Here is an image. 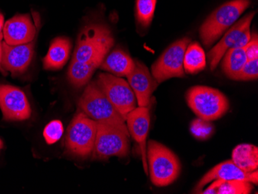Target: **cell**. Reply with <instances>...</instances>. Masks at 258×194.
<instances>
[{
  "mask_svg": "<svg viewBox=\"0 0 258 194\" xmlns=\"http://www.w3.org/2000/svg\"><path fill=\"white\" fill-rule=\"evenodd\" d=\"M78 106L91 119L112 125L130 136L125 120L103 93L96 82H91L85 88Z\"/></svg>",
  "mask_w": 258,
  "mask_h": 194,
  "instance_id": "obj_1",
  "label": "cell"
},
{
  "mask_svg": "<svg viewBox=\"0 0 258 194\" xmlns=\"http://www.w3.org/2000/svg\"><path fill=\"white\" fill-rule=\"evenodd\" d=\"M146 155L151 180L155 186H167L178 179L182 168L180 160L169 148L149 140Z\"/></svg>",
  "mask_w": 258,
  "mask_h": 194,
  "instance_id": "obj_2",
  "label": "cell"
},
{
  "mask_svg": "<svg viewBox=\"0 0 258 194\" xmlns=\"http://www.w3.org/2000/svg\"><path fill=\"white\" fill-rule=\"evenodd\" d=\"M114 42L112 33L106 26H87L78 36L73 59L81 62L104 60Z\"/></svg>",
  "mask_w": 258,
  "mask_h": 194,
  "instance_id": "obj_3",
  "label": "cell"
},
{
  "mask_svg": "<svg viewBox=\"0 0 258 194\" xmlns=\"http://www.w3.org/2000/svg\"><path fill=\"white\" fill-rule=\"evenodd\" d=\"M250 5V0H232L220 6L210 14L200 28L204 46L210 47L238 20Z\"/></svg>",
  "mask_w": 258,
  "mask_h": 194,
  "instance_id": "obj_4",
  "label": "cell"
},
{
  "mask_svg": "<svg viewBox=\"0 0 258 194\" xmlns=\"http://www.w3.org/2000/svg\"><path fill=\"white\" fill-rule=\"evenodd\" d=\"M186 101L199 118L211 121L224 116L230 108L228 99L215 88L194 86L186 92Z\"/></svg>",
  "mask_w": 258,
  "mask_h": 194,
  "instance_id": "obj_5",
  "label": "cell"
},
{
  "mask_svg": "<svg viewBox=\"0 0 258 194\" xmlns=\"http://www.w3.org/2000/svg\"><path fill=\"white\" fill-rule=\"evenodd\" d=\"M97 133V121L83 111H80L70 124L65 146L70 154L77 157H88L92 154Z\"/></svg>",
  "mask_w": 258,
  "mask_h": 194,
  "instance_id": "obj_6",
  "label": "cell"
},
{
  "mask_svg": "<svg viewBox=\"0 0 258 194\" xmlns=\"http://www.w3.org/2000/svg\"><path fill=\"white\" fill-rule=\"evenodd\" d=\"M130 136L119 128L97 122V133L92 157L95 159H105L112 156L125 157L130 150Z\"/></svg>",
  "mask_w": 258,
  "mask_h": 194,
  "instance_id": "obj_7",
  "label": "cell"
},
{
  "mask_svg": "<svg viewBox=\"0 0 258 194\" xmlns=\"http://www.w3.org/2000/svg\"><path fill=\"white\" fill-rule=\"evenodd\" d=\"M98 87L113 106L125 120L127 114L136 108V97L125 80L111 74L101 73L97 81Z\"/></svg>",
  "mask_w": 258,
  "mask_h": 194,
  "instance_id": "obj_8",
  "label": "cell"
},
{
  "mask_svg": "<svg viewBox=\"0 0 258 194\" xmlns=\"http://www.w3.org/2000/svg\"><path fill=\"white\" fill-rule=\"evenodd\" d=\"M190 39L184 37L169 46L152 66V75L158 83L172 78H184V55Z\"/></svg>",
  "mask_w": 258,
  "mask_h": 194,
  "instance_id": "obj_9",
  "label": "cell"
},
{
  "mask_svg": "<svg viewBox=\"0 0 258 194\" xmlns=\"http://www.w3.org/2000/svg\"><path fill=\"white\" fill-rule=\"evenodd\" d=\"M254 15V12L250 13L233 24L223 38L208 52L207 59L211 70L217 68L227 50L243 47L247 44L251 37L250 24Z\"/></svg>",
  "mask_w": 258,
  "mask_h": 194,
  "instance_id": "obj_10",
  "label": "cell"
},
{
  "mask_svg": "<svg viewBox=\"0 0 258 194\" xmlns=\"http://www.w3.org/2000/svg\"><path fill=\"white\" fill-rule=\"evenodd\" d=\"M0 108L4 119L7 121H23L31 115V108L25 93L11 85L0 84Z\"/></svg>",
  "mask_w": 258,
  "mask_h": 194,
  "instance_id": "obj_11",
  "label": "cell"
},
{
  "mask_svg": "<svg viewBox=\"0 0 258 194\" xmlns=\"http://www.w3.org/2000/svg\"><path fill=\"white\" fill-rule=\"evenodd\" d=\"M34 44L33 41L17 45L3 43L2 67L4 70L14 75L25 72L33 59Z\"/></svg>",
  "mask_w": 258,
  "mask_h": 194,
  "instance_id": "obj_12",
  "label": "cell"
},
{
  "mask_svg": "<svg viewBox=\"0 0 258 194\" xmlns=\"http://www.w3.org/2000/svg\"><path fill=\"white\" fill-rule=\"evenodd\" d=\"M129 135L132 136L135 141L139 143L140 146L141 153L143 158V168L146 174L149 173L148 168L147 155V136L150 126V115L148 107H136L134 110L127 114L125 118Z\"/></svg>",
  "mask_w": 258,
  "mask_h": 194,
  "instance_id": "obj_13",
  "label": "cell"
},
{
  "mask_svg": "<svg viewBox=\"0 0 258 194\" xmlns=\"http://www.w3.org/2000/svg\"><path fill=\"white\" fill-rule=\"evenodd\" d=\"M127 78L136 95L139 106H149L151 96L159 83L151 75L147 67L139 60H135L134 69L127 75Z\"/></svg>",
  "mask_w": 258,
  "mask_h": 194,
  "instance_id": "obj_14",
  "label": "cell"
},
{
  "mask_svg": "<svg viewBox=\"0 0 258 194\" xmlns=\"http://www.w3.org/2000/svg\"><path fill=\"white\" fill-rule=\"evenodd\" d=\"M243 180L251 182L253 184L257 185V170L252 173H246L244 171L237 167L232 160L224 162L214 166L211 170L201 179L196 186L194 192L198 193L202 192V189L209 182L214 180Z\"/></svg>",
  "mask_w": 258,
  "mask_h": 194,
  "instance_id": "obj_15",
  "label": "cell"
},
{
  "mask_svg": "<svg viewBox=\"0 0 258 194\" xmlns=\"http://www.w3.org/2000/svg\"><path fill=\"white\" fill-rule=\"evenodd\" d=\"M36 33V27L28 15H17L10 19L3 30L4 40L10 45L30 43L34 40Z\"/></svg>",
  "mask_w": 258,
  "mask_h": 194,
  "instance_id": "obj_16",
  "label": "cell"
},
{
  "mask_svg": "<svg viewBox=\"0 0 258 194\" xmlns=\"http://www.w3.org/2000/svg\"><path fill=\"white\" fill-rule=\"evenodd\" d=\"M72 43L66 37L54 39L49 48L48 53L43 60L46 70H59L64 66L69 58Z\"/></svg>",
  "mask_w": 258,
  "mask_h": 194,
  "instance_id": "obj_17",
  "label": "cell"
},
{
  "mask_svg": "<svg viewBox=\"0 0 258 194\" xmlns=\"http://www.w3.org/2000/svg\"><path fill=\"white\" fill-rule=\"evenodd\" d=\"M100 68L115 76L127 77L134 69L135 60L124 50L115 49L105 56Z\"/></svg>",
  "mask_w": 258,
  "mask_h": 194,
  "instance_id": "obj_18",
  "label": "cell"
},
{
  "mask_svg": "<svg viewBox=\"0 0 258 194\" xmlns=\"http://www.w3.org/2000/svg\"><path fill=\"white\" fill-rule=\"evenodd\" d=\"M102 61L101 59L89 62L78 61L73 59L68 69L69 82L76 88L85 86L88 84L93 74L97 68H99Z\"/></svg>",
  "mask_w": 258,
  "mask_h": 194,
  "instance_id": "obj_19",
  "label": "cell"
},
{
  "mask_svg": "<svg viewBox=\"0 0 258 194\" xmlns=\"http://www.w3.org/2000/svg\"><path fill=\"white\" fill-rule=\"evenodd\" d=\"M232 161L246 173L257 170V147L252 144L238 145L233 150Z\"/></svg>",
  "mask_w": 258,
  "mask_h": 194,
  "instance_id": "obj_20",
  "label": "cell"
},
{
  "mask_svg": "<svg viewBox=\"0 0 258 194\" xmlns=\"http://www.w3.org/2000/svg\"><path fill=\"white\" fill-rule=\"evenodd\" d=\"M222 59V70L232 80L243 69L248 60L245 47L227 50Z\"/></svg>",
  "mask_w": 258,
  "mask_h": 194,
  "instance_id": "obj_21",
  "label": "cell"
},
{
  "mask_svg": "<svg viewBox=\"0 0 258 194\" xmlns=\"http://www.w3.org/2000/svg\"><path fill=\"white\" fill-rule=\"evenodd\" d=\"M206 65L207 56L204 49L197 42L189 43L184 55V71L194 75L204 70Z\"/></svg>",
  "mask_w": 258,
  "mask_h": 194,
  "instance_id": "obj_22",
  "label": "cell"
},
{
  "mask_svg": "<svg viewBox=\"0 0 258 194\" xmlns=\"http://www.w3.org/2000/svg\"><path fill=\"white\" fill-rule=\"evenodd\" d=\"M157 0H136V17L137 23L147 28L150 26L156 10Z\"/></svg>",
  "mask_w": 258,
  "mask_h": 194,
  "instance_id": "obj_23",
  "label": "cell"
},
{
  "mask_svg": "<svg viewBox=\"0 0 258 194\" xmlns=\"http://www.w3.org/2000/svg\"><path fill=\"white\" fill-rule=\"evenodd\" d=\"M253 189V183L247 181H223L217 194H250Z\"/></svg>",
  "mask_w": 258,
  "mask_h": 194,
  "instance_id": "obj_24",
  "label": "cell"
},
{
  "mask_svg": "<svg viewBox=\"0 0 258 194\" xmlns=\"http://www.w3.org/2000/svg\"><path fill=\"white\" fill-rule=\"evenodd\" d=\"M63 133V124L59 120H53L46 124L43 130V137L49 145L56 143L61 138Z\"/></svg>",
  "mask_w": 258,
  "mask_h": 194,
  "instance_id": "obj_25",
  "label": "cell"
},
{
  "mask_svg": "<svg viewBox=\"0 0 258 194\" xmlns=\"http://www.w3.org/2000/svg\"><path fill=\"white\" fill-rule=\"evenodd\" d=\"M190 130L192 134L197 138L206 140L212 134L214 127L210 121L198 118L191 123Z\"/></svg>",
  "mask_w": 258,
  "mask_h": 194,
  "instance_id": "obj_26",
  "label": "cell"
},
{
  "mask_svg": "<svg viewBox=\"0 0 258 194\" xmlns=\"http://www.w3.org/2000/svg\"><path fill=\"white\" fill-rule=\"evenodd\" d=\"M258 78L257 59L247 60L243 69L236 75L233 80L235 81H250L256 80Z\"/></svg>",
  "mask_w": 258,
  "mask_h": 194,
  "instance_id": "obj_27",
  "label": "cell"
},
{
  "mask_svg": "<svg viewBox=\"0 0 258 194\" xmlns=\"http://www.w3.org/2000/svg\"><path fill=\"white\" fill-rule=\"evenodd\" d=\"M245 50H246L247 60L258 59V38L256 33L251 35L250 40L245 46Z\"/></svg>",
  "mask_w": 258,
  "mask_h": 194,
  "instance_id": "obj_28",
  "label": "cell"
},
{
  "mask_svg": "<svg viewBox=\"0 0 258 194\" xmlns=\"http://www.w3.org/2000/svg\"><path fill=\"white\" fill-rule=\"evenodd\" d=\"M224 180H220V179H217V180H214V182H213L212 185L210 186V187L207 188V189H204V190H202V192L201 193H217V189H218L220 185L221 184L222 182Z\"/></svg>",
  "mask_w": 258,
  "mask_h": 194,
  "instance_id": "obj_29",
  "label": "cell"
},
{
  "mask_svg": "<svg viewBox=\"0 0 258 194\" xmlns=\"http://www.w3.org/2000/svg\"><path fill=\"white\" fill-rule=\"evenodd\" d=\"M3 37H4V34L3 35H0V72L4 75H7V72L4 70V68L2 67V55H3V43L2 40Z\"/></svg>",
  "mask_w": 258,
  "mask_h": 194,
  "instance_id": "obj_30",
  "label": "cell"
},
{
  "mask_svg": "<svg viewBox=\"0 0 258 194\" xmlns=\"http://www.w3.org/2000/svg\"><path fill=\"white\" fill-rule=\"evenodd\" d=\"M4 27V17L3 14L0 13V35H3V30Z\"/></svg>",
  "mask_w": 258,
  "mask_h": 194,
  "instance_id": "obj_31",
  "label": "cell"
},
{
  "mask_svg": "<svg viewBox=\"0 0 258 194\" xmlns=\"http://www.w3.org/2000/svg\"><path fill=\"white\" fill-rule=\"evenodd\" d=\"M4 147V143H3L2 140H0V150Z\"/></svg>",
  "mask_w": 258,
  "mask_h": 194,
  "instance_id": "obj_32",
  "label": "cell"
}]
</instances>
